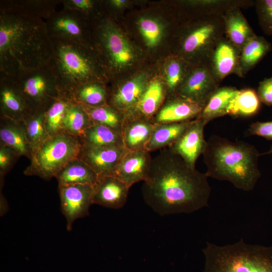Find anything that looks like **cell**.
Here are the masks:
<instances>
[{
  "label": "cell",
  "mask_w": 272,
  "mask_h": 272,
  "mask_svg": "<svg viewBox=\"0 0 272 272\" xmlns=\"http://www.w3.org/2000/svg\"><path fill=\"white\" fill-rule=\"evenodd\" d=\"M191 121L156 124L146 150L151 152L169 147L181 137Z\"/></svg>",
  "instance_id": "obj_23"
},
{
  "label": "cell",
  "mask_w": 272,
  "mask_h": 272,
  "mask_svg": "<svg viewBox=\"0 0 272 272\" xmlns=\"http://www.w3.org/2000/svg\"><path fill=\"white\" fill-rule=\"evenodd\" d=\"M92 124L84 106L70 101L63 119L64 131L80 139Z\"/></svg>",
  "instance_id": "obj_29"
},
{
  "label": "cell",
  "mask_w": 272,
  "mask_h": 272,
  "mask_svg": "<svg viewBox=\"0 0 272 272\" xmlns=\"http://www.w3.org/2000/svg\"><path fill=\"white\" fill-rule=\"evenodd\" d=\"M126 151L124 146L92 147L82 144L79 158L101 176L111 174Z\"/></svg>",
  "instance_id": "obj_11"
},
{
  "label": "cell",
  "mask_w": 272,
  "mask_h": 272,
  "mask_svg": "<svg viewBox=\"0 0 272 272\" xmlns=\"http://www.w3.org/2000/svg\"><path fill=\"white\" fill-rule=\"evenodd\" d=\"M56 28L71 35H78L81 29L78 24L73 20L68 18H61L55 22Z\"/></svg>",
  "instance_id": "obj_39"
},
{
  "label": "cell",
  "mask_w": 272,
  "mask_h": 272,
  "mask_svg": "<svg viewBox=\"0 0 272 272\" xmlns=\"http://www.w3.org/2000/svg\"><path fill=\"white\" fill-rule=\"evenodd\" d=\"M152 159L150 152L146 149L126 151L111 174L130 188L146 180Z\"/></svg>",
  "instance_id": "obj_9"
},
{
  "label": "cell",
  "mask_w": 272,
  "mask_h": 272,
  "mask_svg": "<svg viewBox=\"0 0 272 272\" xmlns=\"http://www.w3.org/2000/svg\"><path fill=\"white\" fill-rule=\"evenodd\" d=\"M0 142L12 148L20 157L31 159V150L22 121L2 116Z\"/></svg>",
  "instance_id": "obj_19"
},
{
  "label": "cell",
  "mask_w": 272,
  "mask_h": 272,
  "mask_svg": "<svg viewBox=\"0 0 272 272\" xmlns=\"http://www.w3.org/2000/svg\"><path fill=\"white\" fill-rule=\"evenodd\" d=\"M246 133L248 135L259 136L268 140H272V120L253 123L250 125Z\"/></svg>",
  "instance_id": "obj_37"
},
{
  "label": "cell",
  "mask_w": 272,
  "mask_h": 272,
  "mask_svg": "<svg viewBox=\"0 0 272 272\" xmlns=\"http://www.w3.org/2000/svg\"><path fill=\"white\" fill-rule=\"evenodd\" d=\"M202 251L203 272H272V245L248 244L241 238L223 246L207 242Z\"/></svg>",
  "instance_id": "obj_3"
},
{
  "label": "cell",
  "mask_w": 272,
  "mask_h": 272,
  "mask_svg": "<svg viewBox=\"0 0 272 272\" xmlns=\"http://www.w3.org/2000/svg\"><path fill=\"white\" fill-rule=\"evenodd\" d=\"M45 111L44 110L33 111L21 121L32 154L50 137L45 124Z\"/></svg>",
  "instance_id": "obj_28"
},
{
  "label": "cell",
  "mask_w": 272,
  "mask_h": 272,
  "mask_svg": "<svg viewBox=\"0 0 272 272\" xmlns=\"http://www.w3.org/2000/svg\"><path fill=\"white\" fill-rule=\"evenodd\" d=\"M72 3L78 8L87 9L92 7V3L88 0H73Z\"/></svg>",
  "instance_id": "obj_40"
},
{
  "label": "cell",
  "mask_w": 272,
  "mask_h": 272,
  "mask_svg": "<svg viewBox=\"0 0 272 272\" xmlns=\"http://www.w3.org/2000/svg\"><path fill=\"white\" fill-rule=\"evenodd\" d=\"M58 184H88L93 185L98 175L86 163L77 158L68 163L56 174Z\"/></svg>",
  "instance_id": "obj_22"
},
{
  "label": "cell",
  "mask_w": 272,
  "mask_h": 272,
  "mask_svg": "<svg viewBox=\"0 0 272 272\" xmlns=\"http://www.w3.org/2000/svg\"><path fill=\"white\" fill-rule=\"evenodd\" d=\"M82 147L80 138L65 131L50 136L32 154L24 174L49 180L68 163L79 158Z\"/></svg>",
  "instance_id": "obj_4"
},
{
  "label": "cell",
  "mask_w": 272,
  "mask_h": 272,
  "mask_svg": "<svg viewBox=\"0 0 272 272\" xmlns=\"http://www.w3.org/2000/svg\"><path fill=\"white\" fill-rule=\"evenodd\" d=\"M202 155L208 177L229 181L238 189L253 190L261 176L260 154L248 143L213 135L207 141Z\"/></svg>",
  "instance_id": "obj_2"
},
{
  "label": "cell",
  "mask_w": 272,
  "mask_h": 272,
  "mask_svg": "<svg viewBox=\"0 0 272 272\" xmlns=\"http://www.w3.org/2000/svg\"><path fill=\"white\" fill-rule=\"evenodd\" d=\"M219 85L208 64H196L176 93L203 108Z\"/></svg>",
  "instance_id": "obj_7"
},
{
  "label": "cell",
  "mask_w": 272,
  "mask_h": 272,
  "mask_svg": "<svg viewBox=\"0 0 272 272\" xmlns=\"http://www.w3.org/2000/svg\"><path fill=\"white\" fill-rule=\"evenodd\" d=\"M62 214L66 221V229H72L77 219L87 216L93 201V187L88 184H58Z\"/></svg>",
  "instance_id": "obj_6"
},
{
  "label": "cell",
  "mask_w": 272,
  "mask_h": 272,
  "mask_svg": "<svg viewBox=\"0 0 272 272\" xmlns=\"http://www.w3.org/2000/svg\"><path fill=\"white\" fill-rule=\"evenodd\" d=\"M259 25L267 35L272 36V0L254 1Z\"/></svg>",
  "instance_id": "obj_35"
},
{
  "label": "cell",
  "mask_w": 272,
  "mask_h": 272,
  "mask_svg": "<svg viewBox=\"0 0 272 272\" xmlns=\"http://www.w3.org/2000/svg\"><path fill=\"white\" fill-rule=\"evenodd\" d=\"M139 27L147 45L150 47L156 46L162 34L159 23L152 19L142 18L139 21Z\"/></svg>",
  "instance_id": "obj_34"
},
{
  "label": "cell",
  "mask_w": 272,
  "mask_h": 272,
  "mask_svg": "<svg viewBox=\"0 0 272 272\" xmlns=\"http://www.w3.org/2000/svg\"><path fill=\"white\" fill-rule=\"evenodd\" d=\"M58 56L63 73L74 82L79 84L91 74L89 60L75 47L62 45L59 48Z\"/></svg>",
  "instance_id": "obj_17"
},
{
  "label": "cell",
  "mask_w": 272,
  "mask_h": 272,
  "mask_svg": "<svg viewBox=\"0 0 272 272\" xmlns=\"http://www.w3.org/2000/svg\"><path fill=\"white\" fill-rule=\"evenodd\" d=\"M183 62L181 60L173 59L166 67V84L170 92H177L190 72L186 73Z\"/></svg>",
  "instance_id": "obj_33"
},
{
  "label": "cell",
  "mask_w": 272,
  "mask_h": 272,
  "mask_svg": "<svg viewBox=\"0 0 272 272\" xmlns=\"http://www.w3.org/2000/svg\"><path fill=\"white\" fill-rule=\"evenodd\" d=\"M202 109L196 103L177 95L159 109L153 120L155 124L189 121L198 117Z\"/></svg>",
  "instance_id": "obj_13"
},
{
  "label": "cell",
  "mask_w": 272,
  "mask_h": 272,
  "mask_svg": "<svg viewBox=\"0 0 272 272\" xmlns=\"http://www.w3.org/2000/svg\"><path fill=\"white\" fill-rule=\"evenodd\" d=\"M165 90L158 80L150 82L136 106L126 113L124 119L153 120L163 101Z\"/></svg>",
  "instance_id": "obj_15"
},
{
  "label": "cell",
  "mask_w": 272,
  "mask_h": 272,
  "mask_svg": "<svg viewBox=\"0 0 272 272\" xmlns=\"http://www.w3.org/2000/svg\"><path fill=\"white\" fill-rule=\"evenodd\" d=\"M146 79L145 74H141L118 87L111 96L112 106L123 115L133 109L147 87Z\"/></svg>",
  "instance_id": "obj_14"
},
{
  "label": "cell",
  "mask_w": 272,
  "mask_h": 272,
  "mask_svg": "<svg viewBox=\"0 0 272 272\" xmlns=\"http://www.w3.org/2000/svg\"><path fill=\"white\" fill-rule=\"evenodd\" d=\"M257 93L261 102L272 105V77L265 78L259 83Z\"/></svg>",
  "instance_id": "obj_38"
},
{
  "label": "cell",
  "mask_w": 272,
  "mask_h": 272,
  "mask_svg": "<svg viewBox=\"0 0 272 272\" xmlns=\"http://www.w3.org/2000/svg\"><path fill=\"white\" fill-rule=\"evenodd\" d=\"M93 204L118 209L125 204L130 187L115 175L98 176L93 185Z\"/></svg>",
  "instance_id": "obj_10"
},
{
  "label": "cell",
  "mask_w": 272,
  "mask_h": 272,
  "mask_svg": "<svg viewBox=\"0 0 272 272\" xmlns=\"http://www.w3.org/2000/svg\"><path fill=\"white\" fill-rule=\"evenodd\" d=\"M240 51L225 36L215 46L208 64L216 80L220 83L226 77L238 75Z\"/></svg>",
  "instance_id": "obj_12"
},
{
  "label": "cell",
  "mask_w": 272,
  "mask_h": 272,
  "mask_svg": "<svg viewBox=\"0 0 272 272\" xmlns=\"http://www.w3.org/2000/svg\"><path fill=\"white\" fill-rule=\"evenodd\" d=\"M241 9L232 8L223 15L225 35L240 52L247 42L256 35Z\"/></svg>",
  "instance_id": "obj_16"
},
{
  "label": "cell",
  "mask_w": 272,
  "mask_h": 272,
  "mask_svg": "<svg viewBox=\"0 0 272 272\" xmlns=\"http://www.w3.org/2000/svg\"><path fill=\"white\" fill-rule=\"evenodd\" d=\"M206 125L198 117L192 120L181 137L168 147L193 167H195L197 159L206 148L207 141L204 137Z\"/></svg>",
  "instance_id": "obj_8"
},
{
  "label": "cell",
  "mask_w": 272,
  "mask_h": 272,
  "mask_svg": "<svg viewBox=\"0 0 272 272\" xmlns=\"http://www.w3.org/2000/svg\"><path fill=\"white\" fill-rule=\"evenodd\" d=\"M224 36L223 15L199 17L183 37L181 51L183 55L195 59L196 64H208L215 46Z\"/></svg>",
  "instance_id": "obj_5"
},
{
  "label": "cell",
  "mask_w": 272,
  "mask_h": 272,
  "mask_svg": "<svg viewBox=\"0 0 272 272\" xmlns=\"http://www.w3.org/2000/svg\"><path fill=\"white\" fill-rule=\"evenodd\" d=\"M104 42L112 63L121 67L130 64L134 53L129 43L115 28L107 27L103 33Z\"/></svg>",
  "instance_id": "obj_20"
},
{
  "label": "cell",
  "mask_w": 272,
  "mask_h": 272,
  "mask_svg": "<svg viewBox=\"0 0 272 272\" xmlns=\"http://www.w3.org/2000/svg\"><path fill=\"white\" fill-rule=\"evenodd\" d=\"M208 178L167 147L152 159L143 196L160 215L192 213L209 206Z\"/></svg>",
  "instance_id": "obj_1"
},
{
  "label": "cell",
  "mask_w": 272,
  "mask_h": 272,
  "mask_svg": "<svg viewBox=\"0 0 272 272\" xmlns=\"http://www.w3.org/2000/svg\"><path fill=\"white\" fill-rule=\"evenodd\" d=\"M0 205H1V216L5 215L8 210V205L7 202V200L3 194L1 193V197H0Z\"/></svg>",
  "instance_id": "obj_41"
},
{
  "label": "cell",
  "mask_w": 272,
  "mask_h": 272,
  "mask_svg": "<svg viewBox=\"0 0 272 272\" xmlns=\"http://www.w3.org/2000/svg\"><path fill=\"white\" fill-rule=\"evenodd\" d=\"M84 107L93 124L104 125L121 133L124 116L119 110L105 105L96 107Z\"/></svg>",
  "instance_id": "obj_30"
},
{
  "label": "cell",
  "mask_w": 272,
  "mask_h": 272,
  "mask_svg": "<svg viewBox=\"0 0 272 272\" xmlns=\"http://www.w3.org/2000/svg\"><path fill=\"white\" fill-rule=\"evenodd\" d=\"M83 145L92 147L124 146L121 133L104 125L92 124L80 138Z\"/></svg>",
  "instance_id": "obj_25"
},
{
  "label": "cell",
  "mask_w": 272,
  "mask_h": 272,
  "mask_svg": "<svg viewBox=\"0 0 272 272\" xmlns=\"http://www.w3.org/2000/svg\"><path fill=\"white\" fill-rule=\"evenodd\" d=\"M271 44L262 36L255 35L242 47L237 76L244 77L271 50Z\"/></svg>",
  "instance_id": "obj_21"
},
{
  "label": "cell",
  "mask_w": 272,
  "mask_h": 272,
  "mask_svg": "<svg viewBox=\"0 0 272 272\" xmlns=\"http://www.w3.org/2000/svg\"><path fill=\"white\" fill-rule=\"evenodd\" d=\"M238 90L231 87H219L208 100L198 117L207 124L212 120L227 115L228 107Z\"/></svg>",
  "instance_id": "obj_24"
},
{
  "label": "cell",
  "mask_w": 272,
  "mask_h": 272,
  "mask_svg": "<svg viewBox=\"0 0 272 272\" xmlns=\"http://www.w3.org/2000/svg\"><path fill=\"white\" fill-rule=\"evenodd\" d=\"M155 125L153 120L124 119L121 135L125 149L127 151L146 149Z\"/></svg>",
  "instance_id": "obj_18"
},
{
  "label": "cell",
  "mask_w": 272,
  "mask_h": 272,
  "mask_svg": "<svg viewBox=\"0 0 272 272\" xmlns=\"http://www.w3.org/2000/svg\"><path fill=\"white\" fill-rule=\"evenodd\" d=\"M76 100L87 107H96L105 105L106 92L104 88L95 84H88L78 89L75 94Z\"/></svg>",
  "instance_id": "obj_32"
},
{
  "label": "cell",
  "mask_w": 272,
  "mask_h": 272,
  "mask_svg": "<svg viewBox=\"0 0 272 272\" xmlns=\"http://www.w3.org/2000/svg\"><path fill=\"white\" fill-rule=\"evenodd\" d=\"M19 157V155L12 148L0 142L1 182Z\"/></svg>",
  "instance_id": "obj_36"
},
{
  "label": "cell",
  "mask_w": 272,
  "mask_h": 272,
  "mask_svg": "<svg viewBox=\"0 0 272 272\" xmlns=\"http://www.w3.org/2000/svg\"><path fill=\"white\" fill-rule=\"evenodd\" d=\"M2 116L21 121L33 111L28 106L21 92L4 88L1 91Z\"/></svg>",
  "instance_id": "obj_26"
},
{
  "label": "cell",
  "mask_w": 272,
  "mask_h": 272,
  "mask_svg": "<svg viewBox=\"0 0 272 272\" xmlns=\"http://www.w3.org/2000/svg\"><path fill=\"white\" fill-rule=\"evenodd\" d=\"M257 92L250 88L238 90L231 101L227 114L237 117H249L256 114L260 106Z\"/></svg>",
  "instance_id": "obj_27"
},
{
  "label": "cell",
  "mask_w": 272,
  "mask_h": 272,
  "mask_svg": "<svg viewBox=\"0 0 272 272\" xmlns=\"http://www.w3.org/2000/svg\"><path fill=\"white\" fill-rule=\"evenodd\" d=\"M125 1L123 0H113L112 1V3L113 5L117 7H120L123 6L125 3Z\"/></svg>",
  "instance_id": "obj_42"
},
{
  "label": "cell",
  "mask_w": 272,
  "mask_h": 272,
  "mask_svg": "<svg viewBox=\"0 0 272 272\" xmlns=\"http://www.w3.org/2000/svg\"><path fill=\"white\" fill-rule=\"evenodd\" d=\"M59 98L54 101L45 111V124L49 136L63 131V121L69 100Z\"/></svg>",
  "instance_id": "obj_31"
},
{
  "label": "cell",
  "mask_w": 272,
  "mask_h": 272,
  "mask_svg": "<svg viewBox=\"0 0 272 272\" xmlns=\"http://www.w3.org/2000/svg\"><path fill=\"white\" fill-rule=\"evenodd\" d=\"M268 154H272V146L270 147L269 149L265 152H264L262 154H260L261 155H268Z\"/></svg>",
  "instance_id": "obj_43"
}]
</instances>
